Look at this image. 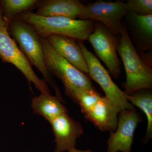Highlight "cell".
Masks as SVG:
<instances>
[{
  "mask_svg": "<svg viewBox=\"0 0 152 152\" xmlns=\"http://www.w3.org/2000/svg\"><path fill=\"white\" fill-rule=\"evenodd\" d=\"M84 7L77 0H43L39 1L35 14L40 16L76 20L80 17Z\"/></svg>",
  "mask_w": 152,
  "mask_h": 152,
  "instance_id": "7c38bea8",
  "label": "cell"
},
{
  "mask_svg": "<svg viewBox=\"0 0 152 152\" xmlns=\"http://www.w3.org/2000/svg\"><path fill=\"white\" fill-rule=\"evenodd\" d=\"M31 107L34 113L40 115L50 123L59 115L68 113L61 101L50 94H41L32 98Z\"/></svg>",
  "mask_w": 152,
  "mask_h": 152,
  "instance_id": "5bb4252c",
  "label": "cell"
},
{
  "mask_svg": "<svg viewBox=\"0 0 152 152\" xmlns=\"http://www.w3.org/2000/svg\"><path fill=\"white\" fill-rule=\"evenodd\" d=\"M40 37L47 69L50 73L60 79L68 96L70 97L79 90L94 89L90 79L83 73L59 55L45 38Z\"/></svg>",
  "mask_w": 152,
  "mask_h": 152,
  "instance_id": "277c9868",
  "label": "cell"
},
{
  "mask_svg": "<svg viewBox=\"0 0 152 152\" xmlns=\"http://www.w3.org/2000/svg\"><path fill=\"white\" fill-rule=\"evenodd\" d=\"M55 137L56 148L54 152L69 151L75 148L78 138L83 133L82 125L67 113L60 115L50 123Z\"/></svg>",
  "mask_w": 152,
  "mask_h": 152,
  "instance_id": "30bf717a",
  "label": "cell"
},
{
  "mask_svg": "<svg viewBox=\"0 0 152 152\" xmlns=\"http://www.w3.org/2000/svg\"><path fill=\"white\" fill-rule=\"evenodd\" d=\"M101 97L94 89H83L76 91L70 98L78 104L85 116L96 105Z\"/></svg>",
  "mask_w": 152,
  "mask_h": 152,
  "instance_id": "e0dca14e",
  "label": "cell"
},
{
  "mask_svg": "<svg viewBox=\"0 0 152 152\" xmlns=\"http://www.w3.org/2000/svg\"><path fill=\"white\" fill-rule=\"evenodd\" d=\"M61 56L83 73H88L86 62L77 41L60 35H50L45 38Z\"/></svg>",
  "mask_w": 152,
  "mask_h": 152,
  "instance_id": "8fae6325",
  "label": "cell"
},
{
  "mask_svg": "<svg viewBox=\"0 0 152 152\" xmlns=\"http://www.w3.org/2000/svg\"><path fill=\"white\" fill-rule=\"evenodd\" d=\"M78 42L86 62L88 74L103 90L105 96L113 107L116 115H118L123 110L134 109L133 105L128 101L127 95L114 83L108 72L97 58L87 49L83 42Z\"/></svg>",
  "mask_w": 152,
  "mask_h": 152,
  "instance_id": "8992f818",
  "label": "cell"
},
{
  "mask_svg": "<svg viewBox=\"0 0 152 152\" xmlns=\"http://www.w3.org/2000/svg\"><path fill=\"white\" fill-rule=\"evenodd\" d=\"M126 4L128 12L140 15H152V0H129Z\"/></svg>",
  "mask_w": 152,
  "mask_h": 152,
  "instance_id": "d6986e66",
  "label": "cell"
},
{
  "mask_svg": "<svg viewBox=\"0 0 152 152\" xmlns=\"http://www.w3.org/2000/svg\"><path fill=\"white\" fill-rule=\"evenodd\" d=\"M31 25L40 37L46 38L52 34L60 35L83 42L88 38L95 26L91 20H73L62 17L40 16L33 11L19 16Z\"/></svg>",
  "mask_w": 152,
  "mask_h": 152,
  "instance_id": "6da1fadb",
  "label": "cell"
},
{
  "mask_svg": "<svg viewBox=\"0 0 152 152\" xmlns=\"http://www.w3.org/2000/svg\"><path fill=\"white\" fill-rule=\"evenodd\" d=\"M127 13L126 4L122 1L96 2L85 6L80 18L99 21L116 35L120 34L122 19Z\"/></svg>",
  "mask_w": 152,
  "mask_h": 152,
  "instance_id": "52a82bcc",
  "label": "cell"
},
{
  "mask_svg": "<svg viewBox=\"0 0 152 152\" xmlns=\"http://www.w3.org/2000/svg\"><path fill=\"white\" fill-rule=\"evenodd\" d=\"M7 29L31 64L37 68L42 75L44 80L54 89L56 97L63 101L60 89L47 69L40 37L34 29L18 16L10 22Z\"/></svg>",
  "mask_w": 152,
  "mask_h": 152,
  "instance_id": "7a4b0ae2",
  "label": "cell"
},
{
  "mask_svg": "<svg viewBox=\"0 0 152 152\" xmlns=\"http://www.w3.org/2000/svg\"><path fill=\"white\" fill-rule=\"evenodd\" d=\"M0 58L3 62L13 65L23 74L29 84H34L41 94H50L46 82L39 77L8 31L0 9Z\"/></svg>",
  "mask_w": 152,
  "mask_h": 152,
  "instance_id": "5b68a950",
  "label": "cell"
},
{
  "mask_svg": "<svg viewBox=\"0 0 152 152\" xmlns=\"http://www.w3.org/2000/svg\"><path fill=\"white\" fill-rule=\"evenodd\" d=\"M140 118L134 110H123L118 113L115 131L111 132L107 152H131L134 133Z\"/></svg>",
  "mask_w": 152,
  "mask_h": 152,
  "instance_id": "9c48e42d",
  "label": "cell"
},
{
  "mask_svg": "<svg viewBox=\"0 0 152 152\" xmlns=\"http://www.w3.org/2000/svg\"><path fill=\"white\" fill-rule=\"evenodd\" d=\"M120 34L121 37L117 51L121 58L126 71V78L124 86V92L129 95L140 90L151 89V69L141 59L126 26L122 25Z\"/></svg>",
  "mask_w": 152,
  "mask_h": 152,
  "instance_id": "3957f363",
  "label": "cell"
},
{
  "mask_svg": "<svg viewBox=\"0 0 152 152\" xmlns=\"http://www.w3.org/2000/svg\"><path fill=\"white\" fill-rule=\"evenodd\" d=\"M133 24L141 35L152 42V15H140L131 13Z\"/></svg>",
  "mask_w": 152,
  "mask_h": 152,
  "instance_id": "ac0fdd59",
  "label": "cell"
},
{
  "mask_svg": "<svg viewBox=\"0 0 152 152\" xmlns=\"http://www.w3.org/2000/svg\"><path fill=\"white\" fill-rule=\"evenodd\" d=\"M150 90H142L127 95L128 101L140 109L145 114L148 121L146 138L152 135V94Z\"/></svg>",
  "mask_w": 152,
  "mask_h": 152,
  "instance_id": "2e32d148",
  "label": "cell"
},
{
  "mask_svg": "<svg viewBox=\"0 0 152 152\" xmlns=\"http://www.w3.org/2000/svg\"><path fill=\"white\" fill-rule=\"evenodd\" d=\"M69 152H94L92 151L91 150H86V151H80V150H79L77 149L74 148V149L72 150V151H70Z\"/></svg>",
  "mask_w": 152,
  "mask_h": 152,
  "instance_id": "ffe728a7",
  "label": "cell"
},
{
  "mask_svg": "<svg viewBox=\"0 0 152 152\" xmlns=\"http://www.w3.org/2000/svg\"><path fill=\"white\" fill-rule=\"evenodd\" d=\"M38 0H0V9L7 28L10 22L23 13L37 8Z\"/></svg>",
  "mask_w": 152,
  "mask_h": 152,
  "instance_id": "9a60e30c",
  "label": "cell"
},
{
  "mask_svg": "<svg viewBox=\"0 0 152 152\" xmlns=\"http://www.w3.org/2000/svg\"><path fill=\"white\" fill-rule=\"evenodd\" d=\"M88 39L110 73L118 78L121 74V66L117 53L118 45L113 34L104 26L97 25Z\"/></svg>",
  "mask_w": 152,
  "mask_h": 152,
  "instance_id": "ba28073f",
  "label": "cell"
},
{
  "mask_svg": "<svg viewBox=\"0 0 152 152\" xmlns=\"http://www.w3.org/2000/svg\"><path fill=\"white\" fill-rule=\"evenodd\" d=\"M85 117L102 131H115L118 125V115L113 107L106 96L101 97L96 105Z\"/></svg>",
  "mask_w": 152,
  "mask_h": 152,
  "instance_id": "4fadbf2b",
  "label": "cell"
}]
</instances>
